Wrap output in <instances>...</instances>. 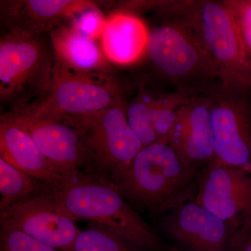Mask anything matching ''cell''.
Here are the masks:
<instances>
[{
  "instance_id": "20",
  "label": "cell",
  "mask_w": 251,
  "mask_h": 251,
  "mask_svg": "<svg viewBox=\"0 0 251 251\" xmlns=\"http://www.w3.org/2000/svg\"><path fill=\"white\" fill-rule=\"evenodd\" d=\"M73 251H151L112 232L108 227L89 223L81 230Z\"/></svg>"
},
{
  "instance_id": "14",
  "label": "cell",
  "mask_w": 251,
  "mask_h": 251,
  "mask_svg": "<svg viewBox=\"0 0 251 251\" xmlns=\"http://www.w3.org/2000/svg\"><path fill=\"white\" fill-rule=\"evenodd\" d=\"M97 1L88 0H4L0 3L1 32L49 35Z\"/></svg>"
},
{
  "instance_id": "21",
  "label": "cell",
  "mask_w": 251,
  "mask_h": 251,
  "mask_svg": "<svg viewBox=\"0 0 251 251\" xmlns=\"http://www.w3.org/2000/svg\"><path fill=\"white\" fill-rule=\"evenodd\" d=\"M190 97L187 94L175 90L166 92L151 90V122L159 140L167 138L178 112Z\"/></svg>"
},
{
  "instance_id": "8",
  "label": "cell",
  "mask_w": 251,
  "mask_h": 251,
  "mask_svg": "<svg viewBox=\"0 0 251 251\" xmlns=\"http://www.w3.org/2000/svg\"><path fill=\"white\" fill-rule=\"evenodd\" d=\"M214 160L251 172V85L219 82L206 94Z\"/></svg>"
},
{
  "instance_id": "19",
  "label": "cell",
  "mask_w": 251,
  "mask_h": 251,
  "mask_svg": "<svg viewBox=\"0 0 251 251\" xmlns=\"http://www.w3.org/2000/svg\"><path fill=\"white\" fill-rule=\"evenodd\" d=\"M151 90L144 82L135 87V94L131 98L130 94L125 107L126 117L130 128L134 131L144 148L158 142L152 122L151 112Z\"/></svg>"
},
{
  "instance_id": "15",
  "label": "cell",
  "mask_w": 251,
  "mask_h": 251,
  "mask_svg": "<svg viewBox=\"0 0 251 251\" xmlns=\"http://www.w3.org/2000/svg\"><path fill=\"white\" fill-rule=\"evenodd\" d=\"M0 157L55 192L70 180L44 156L29 134L4 114L0 117Z\"/></svg>"
},
{
  "instance_id": "2",
  "label": "cell",
  "mask_w": 251,
  "mask_h": 251,
  "mask_svg": "<svg viewBox=\"0 0 251 251\" xmlns=\"http://www.w3.org/2000/svg\"><path fill=\"white\" fill-rule=\"evenodd\" d=\"M146 56L158 78L188 95L205 94L220 82L214 63L199 38L179 18L154 11Z\"/></svg>"
},
{
  "instance_id": "1",
  "label": "cell",
  "mask_w": 251,
  "mask_h": 251,
  "mask_svg": "<svg viewBox=\"0 0 251 251\" xmlns=\"http://www.w3.org/2000/svg\"><path fill=\"white\" fill-rule=\"evenodd\" d=\"M199 174L163 138L142 149L115 186L128 202L156 216L194 201Z\"/></svg>"
},
{
  "instance_id": "4",
  "label": "cell",
  "mask_w": 251,
  "mask_h": 251,
  "mask_svg": "<svg viewBox=\"0 0 251 251\" xmlns=\"http://www.w3.org/2000/svg\"><path fill=\"white\" fill-rule=\"evenodd\" d=\"M155 9L176 16L199 38L220 82L251 85V67L235 16L226 0L157 1Z\"/></svg>"
},
{
  "instance_id": "13",
  "label": "cell",
  "mask_w": 251,
  "mask_h": 251,
  "mask_svg": "<svg viewBox=\"0 0 251 251\" xmlns=\"http://www.w3.org/2000/svg\"><path fill=\"white\" fill-rule=\"evenodd\" d=\"M166 234L188 251H230L234 227L194 201L162 219Z\"/></svg>"
},
{
  "instance_id": "6",
  "label": "cell",
  "mask_w": 251,
  "mask_h": 251,
  "mask_svg": "<svg viewBox=\"0 0 251 251\" xmlns=\"http://www.w3.org/2000/svg\"><path fill=\"white\" fill-rule=\"evenodd\" d=\"M55 62L49 35L2 33L0 37V101L12 109L27 106L50 85Z\"/></svg>"
},
{
  "instance_id": "18",
  "label": "cell",
  "mask_w": 251,
  "mask_h": 251,
  "mask_svg": "<svg viewBox=\"0 0 251 251\" xmlns=\"http://www.w3.org/2000/svg\"><path fill=\"white\" fill-rule=\"evenodd\" d=\"M50 192L55 191L0 157V213L29 198Z\"/></svg>"
},
{
  "instance_id": "9",
  "label": "cell",
  "mask_w": 251,
  "mask_h": 251,
  "mask_svg": "<svg viewBox=\"0 0 251 251\" xmlns=\"http://www.w3.org/2000/svg\"><path fill=\"white\" fill-rule=\"evenodd\" d=\"M0 219L58 251H73L81 231L77 220L55 192L18 203L0 213Z\"/></svg>"
},
{
  "instance_id": "16",
  "label": "cell",
  "mask_w": 251,
  "mask_h": 251,
  "mask_svg": "<svg viewBox=\"0 0 251 251\" xmlns=\"http://www.w3.org/2000/svg\"><path fill=\"white\" fill-rule=\"evenodd\" d=\"M150 29L138 14L116 11L107 18L100 46L111 64L131 65L145 57Z\"/></svg>"
},
{
  "instance_id": "26",
  "label": "cell",
  "mask_w": 251,
  "mask_h": 251,
  "mask_svg": "<svg viewBox=\"0 0 251 251\" xmlns=\"http://www.w3.org/2000/svg\"><path fill=\"white\" fill-rule=\"evenodd\" d=\"M175 251H179V250H177V249H176V250Z\"/></svg>"
},
{
  "instance_id": "12",
  "label": "cell",
  "mask_w": 251,
  "mask_h": 251,
  "mask_svg": "<svg viewBox=\"0 0 251 251\" xmlns=\"http://www.w3.org/2000/svg\"><path fill=\"white\" fill-rule=\"evenodd\" d=\"M167 139L189 169L200 173L214 160V133L206 94L188 99L178 112Z\"/></svg>"
},
{
  "instance_id": "3",
  "label": "cell",
  "mask_w": 251,
  "mask_h": 251,
  "mask_svg": "<svg viewBox=\"0 0 251 251\" xmlns=\"http://www.w3.org/2000/svg\"><path fill=\"white\" fill-rule=\"evenodd\" d=\"M129 94L128 87L114 75L77 72L55 59L46 93L19 108L80 129L105 110L125 105Z\"/></svg>"
},
{
  "instance_id": "5",
  "label": "cell",
  "mask_w": 251,
  "mask_h": 251,
  "mask_svg": "<svg viewBox=\"0 0 251 251\" xmlns=\"http://www.w3.org/2000/svg\"><path fill=\"white\" fill-rule=\"evenodd\" d=\"M55 193L77 221L108 227L149 251H176L132 208L115 184L92 179L81 172Z\"/></svg>"
},
{
  "instance_id": "7",
  "label": "cell",
  "mask_w": 251,
  "mask_h": 251,
  "mask_svg": "<svg viewBox=\"0 0 251 251\" xmlns=\"http://www.w3.org/2000/svg\"><path fill=\"white\" fill-rule=\"evenodd\" d=\"M125 105L105 110L80 128L84 148L81 171L89 177L116 184L144 148L128 125Z\"/></svg>"
},
{
  "instance_id": "23",
  "label": "cell",
  "mask_w": 251,
  "mask_h": 251,
  "mask_svg": "<svg viewBox=\"0 0 251 251\" xmlns=\"http://www.w3.org/2000/svg\"><path fill=\"white\" fill-rule=\"evenodd\" d=\"M105 3L97 1L87 9L77 13L70 21V25L90 39L97 41L101 37L107 22L101 8Z\"/></svg>"
},
{
  "instance_id": "17",
  "label": "cell",
  "mask_w": 251,
  "mask_h": 251,
  "mask_svg": "<svg viewBox=\"0 0 251 251\" xmlns=\"http://www.w3.org/2000/svg\"><path fill=\"white\" fill-rule=\"evenodd\" d=\"M49 36L54 57L63 65L77 72L114 75L101 46L70 25L54 29Z\"/></svg>"
},
{
  "instance_id": "11",
  "label": "cell",
  "mask_w": 251,
  "mask_h": 251,
  "mask_svg": "<svg viewBox=\"0 0 251 251\" xmlns=\"http://www.w3.org/2000/svg\"><path fill=\"white\" fill-rule=\"evenodd\" d=\"M32 138L44 156L72 179L81 173L84 160L82 132L65 122L34 115L24 108L4 112Z\"/></svg>"
},
{
  "instance_id": "22",
  "label": "cell",
  "mask_w": 251,
  "mask_h": 251,
  "mask_svg": "<svg viewBox=\"0 0 251 251\" xmlns=\"http://www.w3.org/2000/svg\"><path fill=\"white\" fill-rule=\"evenodd\" d=\"M0 251H58L0 219Z\"/></svg>"
},
{
  "instance_id": "24",
  "label": "cell",
  "mask_w": 251,
  "mask_h": 251,
  "mask_svg": "<svg viewBox=\"0 0 251 251\" xmlns=\"http://www.w3.org/2000/svg\"><path fill=\"white\" fill-rule=\"evenodd\" d=\"M226 2L237 20L251 67V0H226Z\"/></svg>"
},
{
  "instance_id": "25",
  "label": "cell",
  "mask_w": 251,
  "mask_h": 251,
  "mask_svg": "<svg viewBox=\"0 0 251 251\" xmlns=\"http://www.w3.org/2000/svg\"><path fill=\"white\" fill-rule=\"evenodd\" d=\"M230 251H251V214L234 227Z\"/></svg>"
},
{
  "instance_id": "10",
  "label": "cell",
  "mask_w": 251,
  "mask_h": 251,
  "mask_svg": "<svg viewBox=\"0 0 251 251\" xmlns=\"http://www.w3.org/2000/svg\"><path fill=\"white\" fill-rule=\"evenodd\" d=\"M195 202L234 229L251 214V172L213 160L200 172Z\"/></svg>"
}]
</instances>
